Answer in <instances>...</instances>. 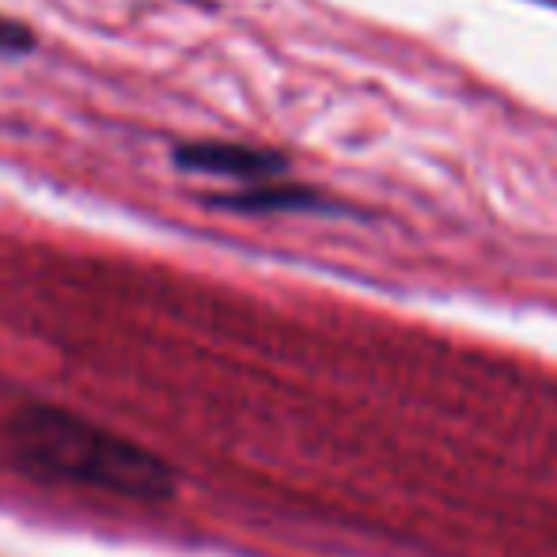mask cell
Wrapping results in <instances>:
<instances>
[{
	"label": "cell",
	"instance_id": "obj_1",
	"mask_svg": "<svg viewBox=\"0 0 557 557\" xmlns=\"http://www.w3.org/2000/svg\"><path fill=\"white\" fill-rule=\"evenodd\" d=\"M12 459L42 482H69L129 500L175 493V470L145 444L61 406H23L8 421Z\"/></svg>",
	"mask_w": 557,
	"mask_h": 557
}]
</instances>
